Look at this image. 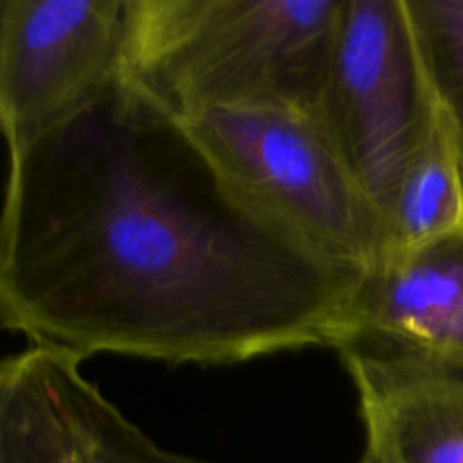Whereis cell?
<instances>
[{"mask_svg": "<svg viewBox=\"0 0 463 463\" xmlns=\"http://www.w3.org/2000/svg\"><path fill=\"white\" fill-rule=\"evenodd\" d=\"M434 113L405 0H344L315 116L384 224Z\"/></svg>", "mask_w": 463, "mask_h": 463, "instance_id": "277c9868", "label": "cell"}, {"mask_svg": "<svg viewBox=\"0 0 463 463\" xmlns=\"http://www.w3.org/2000/svg\"><path fill=\"white\" fill-rule=\"evenodd\" d=\"M0 5H3V0H0Z\"/></svg>", "mask_w": 463, "mask_h": 463, "instance_id": "8fae6325", "label": "cell"}, {"mask_svg": "<svg viewBox=\"0 0 463 463\" xmlns=\"http://www.w3.org/2000/svg\"><path fill=\"white\" fill-rule=\"evenodd\" d=\"M463 229V161L443 113L402 172L389 213L387 253L423 247Z\"/></svg>", "mask_w": 463, "mask_h": 463, "instance_id": "9c48e42d", "label": "cell"}, {"mask_svg": "<svg viewBox=\"0 0 463 463\" xmlns=\"http://www.w3.org/2000/svg\"><path fill=\"white\" fill-rule=\"evenodd\" d=\"M330 346L346 369L463 380V229L362 271Z\"/></svg>", "mask_w": 463, "mask_h": 463, "instance_id": "8992f818", "label": "cell"}, {"mask_svg": "<svg viewBox=\"0 0 463 463\" xmlns=\"http://www.w3.org/2000/svg\"><path fill=\"white\" fill-rule=\"evenodd\" d=\"M184 120L233 185L321 256L357 271L387 256L383 215L315 113L256 104L206 109Z\"/></svg>", "mask_w": 463, "mask_h": 463, "instance_id": "3957f363", "label": "cell"}, {"mask_svg": "<svg viewBox=\"0 0 463 463\" xmlns=\"http://www.w3.org/2000/svg\"><path fill=\"white\" fill-rule=\"evenodd\" d=\"M131 0H3L0 134L16 154L125 68Z\"/></svg>", "mask_w": 463, "mask_h": 463, "instance_id": "5b68a950", "label": "cell"}, {"mask_svg": "<svg viewBox=\"0 0 463 463\" xmlns=\"http://www.w3.org/2000/svg\"><path fill=\"white\" fill-rule=\"evenodd\" d=\"M434 104L463 161V0H405Z\"/></svg>", "mask_w": 463, "mask_h": 463, "instance_id": "30bf717a", "label": "cell"}, {"mask_svg": "<svg viewBox=\"0 0 463 463\" xmlns=\"http://www.w3.org/2000/svg\"><path fill=\"white\" fill-rule=\"evenodd\" d=\"M366 428L362 463H463V380L351 366Z\"/></svg>", "mask_w": 463, "mask_h": 463, "instance_id": "ba28073f", "label": "cell"}, {"mask_svg": "<svg viewBox=\"0 0 463 463\" xmlns=\"http://www.w3.org/2000/svg\"><path fill=\"white\" fill-rule=\"evenodd\" d=\"M360 276L260 211L125 68L9 154L0 330L36 348L208 366L330 346Z\"/></svg>", "mask_w": 463, "mask_h": 463, "instance_id": "6da1fadb", "label": "cell"}, {"mask_svg": "<svg viewBox=\"0 0 463 463\" xmlns=\"http://www.w3.org/2000/svg\"><path fill=\"white\" fill-rule=\"evenodd\" d=\"M80 364L36 346L0 360V463H203L158 448Z\"/></svg>", "mask_w": 463, "mask_h": 463, "instance_id": "52a82bcc", "label": "cell"}, {"mask_svg": "<svg viewBox=\"0 0 463 463\" xmlns=\"http://www.w3.org/2000/svg\"><path fill=\"white\" fill-rule=\"evenodd\" d=\"M344 0H131L125 72L181 118L280 104L315 113Z\"/></svg>", "mask_w": 463, "mask_h": 463, "instance_id": "7a4b0ae2", "label": "cell"}]
</instances>
